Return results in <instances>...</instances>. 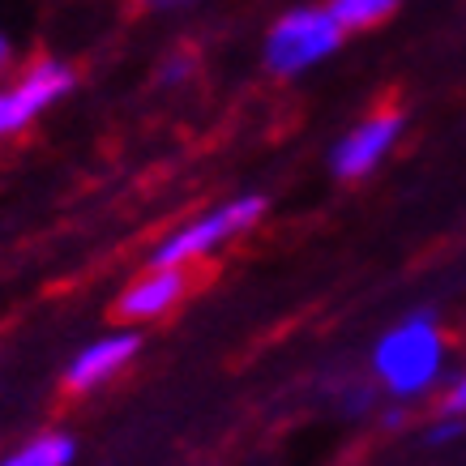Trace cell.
<instances>
[{"label":"cell","mask_w":466,"mask_h":466,"mask_svg":"<svg viewBox=\"0 0 466 466\" xmlns=\"http://www.w3.org/2000/svg\"><path fill=\"white\" fill-rule=\"evenodd\" d=\"M441 410H445V415L466 420V364L458 368V372H450V377H445V385H441Z\"/></svg>","instance_id":"obj_10"},{"label":"cell","mask_w":466,"mask_h":466,"mask_svg":"<svg viewBox=\"0 0 466 466\" xmlns=\"http://www.w3.org/2000/svg\"><path fill=\"white\" fill-rule=\"evenodd\" d=\"M261 218H266V198L261 193H236V198L210 206V210L184 218L180 227H171L167 236L150 248V266L193 269L201 261H210L214 253H223L227 244L248 236Z\"/></svg>","instance_id":"obj_2"},{"label":"cell","mask_w":466,"mask_h":466,"mask_svg":"<svg viewBox=\"0 0 466 466\" xmlns=\"http://www.w3.org/2000/svg\"><path fill=\"white\" fill-rule=\"evenodd\" d=\"M77 441L65 428H43L35 437L17 441L9 453H0V466H73Z\"/></svg>","instance_id":"obj_8"},{"label":"cell","mask_w":466,"mask_h":466,"mask_svg":"<svg viewBox=\"0 0 466 466\" xmlns=\"http://www.w3.org/2000/svg\"><path fill=\"white\" fill-rule=\"evenodd\" d=\"M193 65H198V60H193V52H176V56L163 65V82H167V86L184 82V77L193 73Z\"/></svg>","instance_id":"obj_12"},{"label":"cell","mask_w":466,"mask_h":466,"mask_svg":"<svg viewBox=\"0 0 466 466\" xmlns=\"http://www.w3.org/2000/svg\"><path fill=\"white\" fill-rule=\"evenodd\" d=\"M193 287V269H176V266H146L133 283L120 291L116 312L125 325H155L167 312H176Z\"/></svg>","instance_id":"obj_7"},{"label":"cell","mask_w":466,"mask_h":466,"mask_svg":"<svg viewBox=\"0 0 466 466\" xmlns=\"http://www.w3.org/2000/svg\"><path fill=\"white\" fill-rule=\"evenodd\" d=\"M342 39H347V30L329 14V5H299L269 26L261 60L274 77H299V73L317 69L321 60L334 56Z\"/></svg>","instance_id":"obj_3"},{"label":"cell","mask_w":466,"mask_h":466,"mask_svg":"<svg viewBox=\"0 0 466 466\" xmlns=\"http://www.w3.org/2000/svg\"><path fill=\"white\" fill-rule=\"evenodd\" d=\"M73 90V65L56 56L30 60L9 82H0V142L26 133L52 103H60Z\"/></svg>","instance_id":"obj_4"},{"label":"cell","mask_w":466,"mask_h":466,"mask_svg":"<svg viewBox=\"0 0 466 466\" xmlns=\"http://www.w3.org/2000/svg\"><path fill=\"white\" fill-rule=\"evenodd\" d=\"M398 5L402 0H329V14L339 17L342 30H368V26H381Z\"/></svg>","instance_id":"obj_9"},{"label":"cell","mask_w":466,"mask_h":466,"mask_svg":"<svg viewBox=\"0 0 466 466\" xmlns=\"http://www.w3.org/2000/svg\"><path fill=\"white\" fill-rule=\"evenodd\" d=\"M466 432V420H458V415H445L441 410L437 420L428 424V432H424V445H453V441Z\"/></svg>","instance_id":"obj_11"},{"label":"cell","mask_w":466,"mask_h":466,"mask_svg":"<svg viewBox=\"0 0 466 466\" xmlns=\"http://www.w3.org/2000/svg\"><path fill=\"white\" fill-rule=\"evenodd\" d=\"M368 377L390 402H424L450 377V329L432 309H410L368 351Z\"/></svg>","instance_id":"obj_1"},{"label":"cell","mask_w":466,"mask_h":466,"mask_svg":"<svg viewBox=\"0 0 466 466\" xmlns=\"http://www.w3.org/2000/svg\"><path fill=\"white\" fill-rule=\"evenodd\" d=\"M146 9H180L184 0H142Z\"/></svg>","instance_id":"obj_14"},{"label":"cell","mask_w":466,"mask_h":466,"mask_svg":"<svg viewBox=\"0 0 466 466\" xmlns=\"http://www.w3.org/2000/svg\"><path fill=\"white\" fill-rule=\"evenodd\" d=\"M402 128H407V116L398 107H377L368 112L360 125H351L339 137V146L329 150V171L339 180H364L381 167L385 158L394 155V146L402 142Z\"/></svg>","instance_id":"obj_5"},{"label":"cell","mask_w":466,"mask_h":466,"mask_svg":"<svg viewBox=\"0 0 466 466\" xmlns=\"http://www.w3.org/2000/svg\"><path fill=\"white\" fill-rule=\"evenodd\" d=\"M9 69H14V43H9V35H0V82Z\"/></svg>","instance_id":"obj_13"},{"label":"cell","mask_w":466,"mask_h":466,"mask_svg":"<svg viewBox=\"0 0 466 466\" xmlns=\"http://www.w3.org/2000/svg\"><path fill=\"white\" fill-rule=\"evenodd\" d=\"M142 351V334L137 325L133 329H112V334H99L86 347L73 351V360L65 364V390L69 394H95L103 385H112L120 372H125Z\"/></svg>","instance_id":"obj_6"}]
</instances>
